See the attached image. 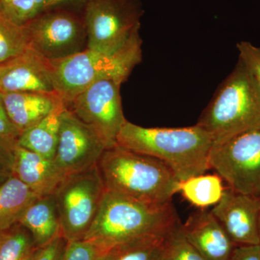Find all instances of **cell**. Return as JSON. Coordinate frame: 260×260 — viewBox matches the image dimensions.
Returning a JSON list of instances; mask_svg holds the SVG:
<instances>
[{
  "mask_svg": "<svg viewBox=\"0 0 260 260\" xmlns=\"http://www.w3.org/2000/svg\"><path fill=\"white\" fill-rule=\"evenodd\" d=\"M117 145L164 162L179 181L209 170L211 135L198 124L188 127H144L126 121Z\"/></svg>",
  "mask_w": 260,
  "mask_h": 260,
  "instance_id": "obj_1",
  "label": "cell"
},
{
  "mask_svg": "<svg viewBox=\"0 0 260 260\" xmlns=\"http://www.w3.org/2000/svg\"><path fill=\"white\" fill-rule=\"evenodd\" d=\"M179 222L172 203L148 204L106 190L83 240L106 251L139 238L167 235Z\"/></svg>",
  "mask_w": 260,
  "mask_h": 260,
  "instance_id": "obj_2",
  "label": "cell"
},
{
  "mask_svg": "<svg viewBox=\"0 0 260 260\" xmlns=\"http://www.w3.org/2000/svg\"><path fill=\"white\" fill-rule=\"evenodd\" d=\"M106 190L153 205L172 203L179 180L158 159L116 145L97 164Z\"/></svg>",
  "mask_w": 260,
  "mask_h": 260,
  "instance_id": "obj_3",
  "label": "cell"
},
{
  "mask_svg": "<svg viewBox=\"0 0 260 260\" xmlns=\"http://www.w3.org/2000/svg\"><path fill=\"white\" fill-rule=\"evenodd\" d=\"M140 27L120 47L86 48L64 59L51 61L56 92L66 104L99 80L117 78L126 81L142 59Z\"/></svg>",
  "mask_w": 260,
  "mask_h": 260,
  "instance_id": "obj_4",
  "label": "cell"
},
{
  "mask_svg": "<svg viewBox=\"0 0 260 260\" xmlns=\"http://www.w3.org/2000/svg\"><path fill=\"white\" fill-rule=\"evenodd\" d=\"M196 124L211 135L213 144L260 127V95L239 58Z\"/></svg>",
  "mask_w": 260,
  "mask_h": 260,
  "instance_id": "obj_5",
  "label": "cell"
},
{
  "mask_svg": "<svg viewBox=\"0 0 260 260\" xmlns=\"http://www.w3.org/2000/svg\"><path fill=\"white\" fill-rule=\"evenodd\" d=\"M105 186L97 165L68 176L54 194L67 242L83 239L99 210Z\"/></svg>",
  "mask_w": 260,
  "mask_h": 260,
  "instance_id": "obj_6",
  "label": "cell"
},
{
  "mask_svg": "<svg viewBox=\"0 0 260 260\" xmlns=\"http://www.w3.org/2000/svg\"><path fill=\"white\" fill-rule=\"evenodd\" d=\"M209 167L234 191L260 198V127L213 144Z\"/></svg>",
  "mask_w": 260,
  "mask_h": 260,
  "instance_id": "obj_7",
  "label": "cell"
},
{
  "mask_svg": "<svg viewBox=\"0 0 260 260\" xmlns=\"http://www.w3.org/2000/svg\"><path fill=\"white\" fill-rule=\"evenodd\" d=\"M123 80L105 78L84 90L67 108L96 133L107 148L117 145V137L126 122L120 95Z\"/></svg>",
  "mask_w": 260,
  "mask_h": 260,
  "instance_id": "obj_8",
  "label": "cell"
},
{
  "mask_svg": "<svg viewBox=\"0 0 260 260\" xmlns=\"http://www.w3.org/2000/svg\"><path fill=\"white\" fill-rule=\"evenodd\" d=\"M23 28L28 47L50 61L64 59L87 48L83 20L67 10L40 13Z\"/></svg>",
  "mask_w": 260,
  "mask_h": 260,
  "instance_id": "obj_9",
  "label": "cell"
},
{
  "mask_svg": "<svg viewBox=\"0 0 260 260\" xmlns=\"http://www.w3.org/2000/svg\"><path fill=\"white\" fill-rule=\"evenodd\" d=\"M142 13L140 0H88L83 20L87 48L120 47L140 26Z\"/></svg>",
  "mask_w": 260,
  "mask_h": 260,
  "instance_id": "obj_10",
  "label": "cell"
},
{
  "mask_svg": "<svg viewBox=\"0 0 260 260\" xmlns=\"http://www.w3.org/2000/svg\"><path fill=\"white\" fill-rule=\"evenodd\" d=\"M106 149L96 133L67 108L61 116L54 159L64 175L68 177L97 165Z\"/></svg>",
  "mask_w": 260,
  "mask_h": 260,
  "instance_id": "obj_11",
  "label": "cell"
},
{
  "mask_svg": "<svg viewBox=\"0 0 260 260\" xmlns=\"http://www.w3.org/2000/svg\"><path fill=\"white\" fill-rule=\"evenodd\" d=\"M210 211L236 245L259 244L260 198L237 192L227 186Z\"/></svg>",
  "mask_w": 260,
  "mask_h": 260,
  "instance_id": "obj_12",
  "label": "cell"
},
{
  "mask_svg": "<svg viewBox=\"0 0 260 260\" xmlns=\"http://www.w3.org/2000/svg\"><path fill=\"white\" fill-rule=\"evenodd\" d=\"M56 93L51 61L28 48L0 64V93Z\"/></svg>",
  "mask_w": 260,
  "mask_h": 260,
  "instance_id": "obj_13",
  "label": "cell"
},
{
  "mask_svg": "<svg viewBox=\"0 0 260 260\" xmlns=\"http://www.w3.org/2000/svg\"><path fill=\"white\" fill-rule=\"evenodd\" d=\"M184 237L206 260H230L236 245L211 211L199 210L181 224Z\"/></svg>",
  "mask_w": 260,
  "mask_h": 260,
  "instance_id": "obj_14",
  "label": "cell"
},
{
  "mask_svg": "<svg viewBox=\"0 0 260 260\" xmlns=\"http://www.w3.org/2000/svg\"><path fill=\"white\" fill-rule=\"evenodd\" d=\"M12 173L39 197L55 194L67 177L54 160L17 144Z\"/></svg>",
  "mask_w": 260,
  "mask_h": 260,
  "instance_id": "obj_15",
  "label": "cell"
},
{
  "mask_svg": "<svg viewBox=\"0 0 260 260\" xmlns=\"http://www.w3.org/2000/svg\"><path fill=\"white\" fill-rule=\"evenodd\" d=\"M3 96L10 120L20 133L66 104L57 93L18 92L3 94Z\"/></svg>",
  "mask_w": 260,
  "mask_h": 260,
  "instance_id": "obj_16",
  "label": "cell"
},
{
  "mask_svg": "<svg viewBox=\"0 0 260 260\" xmlns=\"http://www.w3.org/2000/svg\"><path fill=\"white\" fill-rule=\"evenodd\" d=\"M31 234L37 248L52 242L61 234V223L54 195L39 197L19 220Z\"/></svg>",
  "mask_w": 260,
  "mask_h": 260,
  "instance_id": "obj_17",
  "label": "cell"
},
{
  "mask_svg": "<svg viewBox=\"0 0 260 260\" xmlns=\"http://www.w3.org/2000/svg\"><path fill=\"white\" fill-rule=\"evenodd\" d=\"M66 109V104L58 107L36 125L22 133L17 145L44 158L54 160L59 140L61 116Z\"/></svg>",
  "mask_w": 260,
  "mask_h": 260,
  "instance_id": "obj_18",
  "label": "cell"
},
{
  "mask_svg": "<svg viewBox=\"0 0 260 260\" xmlns=\"http://www.w3.org/2000/svg\"><path fill=\"white\" fill-rule=\"evenodd\" d=\"M39 197L14 175L5 181L0 186V232L18 223L24 212Z\"/></svg>",
  "mask_w": 260,
  "mask_h": 260,
  "instance_id": "obj_19",
  "label": "cell"
},
{
  "mask_svg": "<svg viewBox=\"0 0 260 260\" xmlns=\"http://www.w3.org/2000/svg\"><path fill=\"white\" fill-rule=\"evenodd\" d=\"M226 186L218 174H200L179 181L177 192L199 210L215 206L221 199Z\"/></svg>",
  "mask_w": 260,
  "mask_h": 260,
  "instance_id": "obj_20",
  "label": "cell"
},
{
  "mask_svg": "<svg viewBox=\"0 0 260 260\" xmlns=\"http://www.w3.org/2000/svg\"><path fill=\"white\" fill-rule=\"evenodd\" d=\"M167 236H148L114 246L100 260H164Z\"/></svg>",
  "mask_w": 260,
  "mask_h": 260,
  "instance_id": "obj_21",
  "label": "cell"
},
{
  "mask_svg": "<svg viewBox=\"0 0 260 260\" xmlns=\"http://www.w3.org/2000/svg\"><path fill=\"white\" fill-rule=\"evenodd\" d=\"M37 248L31 234L21 224L0 232V260H28Z\"/></svg>",
  "mask_w": 260,
  "mask_h": 260,
  "instance_id": "obj_22",
  "label": "cell"
},
{
  "mask_svg": "<svg viewBox=\"0 0 260 260\" xmlns=\"http://www.w3.org/2000/svg\"><path fill=\"white\" fill-rule=\"evenodd\" d=\"M28 47L23 25L0 13V64L22 54Z\"/></svg>",
  "mask_w": 260,
  "mask_h": 260,
  "instance_id": "obj_23",
  "label": "cell"
},
{
  "mask_svg": "<svg viewBox=\"0 0 260 260\" xmlns=\"http://www.w3.org/2000/svg\"><path fill=\"white\" fill-rule=\"evenodd\" d=\"M164 260L206 259L188 242L179 222L166 237Z\"/></svg>",
  "mask_w": 260,
  "mask_h": 260,
  "instance_id": "obj_24",
  "label": "cell"
},
{
  "mask_svg": "<svg viewBox=\"0 0 260 260\" xmlns=\"http://www.w3.org/2000/svg\"><path fill=\"white\" fill-rule=\"evenodd\" d=\"M0 13L20 25L39 15L36 0H0Z\"/></svg>",
  "mask_w": 260,
  "mask_h": 260,
  "instance_id": "obj_25",
  "label": "cell"
},
{
  "mask_svg": "<svg viewBox=\"0 0 260 260\" xmlns=\"http://www.w3.org/2000/svg\"><path fill=\"white\" fill-rule=\"evenodd\" d=\"M104 251L83 240L67 242L60 260H100Z\"/></svg>",
  "mask_w": 260,
  "mask_h": 260,
  "instance_id": "obj_26",
  "label": "cell"
},
{
  "mask_svg": "<svg viewBox=\"0 0 260 260\" xmlns=\"http://www.w3.org/2000/svg\"><path fill=\"white\" fill-rule=\"evenodd\" d=\"M239 58L245 65L260 95V47L251 42H239L237 44Z\"/></svg>",
  "mask_w": 260,
  "mask_h": 260,
  "instance_id": "obj_27",
  "label": "cell"
},
{
  "mask_svg": "<svg viewBox=\"0 0 260 260\" xmlns=\"http://www.w3.org/2000/svg\"><path fill=\"white\" fill-rule=\"evenodd\" d=\"M67 241L61 236L42 247L37 248L28 260H60Z\"/></svg>",
  "mask_w": 260,
  "mask_h": 260,
  "instance_id": "obj_28",
  "label": "cell"
},
{
  "mask_svg": "<svg viewBox=\"0 0 260 260\" xmlns=\"http://www.w3.org/2000/svg\"><path fill=\"white\" fill-rule=\"evenodd\" d=\"M21 133L10 120L5 109L3 93H0V138L16 143Z\"/></svg>",
  "mask_w": 260,
  "mask_h": 260,
  "instance_id": "obj_29",
  "label": "cell"
},
{
  "mask_svg": "<svg viewBox=\"0 0 260 260\" xmlns=\"http://www.w3.org/2000/svg\"><path fill=\"white\" fill-rule=\"evenodd\" d=\"M88 0H36L39 14L54 10H63L67 7L86 4Z\"/></svg>",
  "mask_w": 260,
  "mask_h": 260,
  "instance_id": "obj_30",
  "label": "cell"
},
{
  "mask_svg": "<svg viewBox=\"0 0 260 260\" xmlns=\"http://www.w3.org/2000/svg\"><path fill=\"white\" fill-rule=\"evenodd\" d=\"M16 143L0 138V169L12 172L14 162V149Z\"/></svg>",
  "mask_w": 260,
  "mask_h": 260,
  "instance_id": "obj_31",
  "label": "cell"
},
{
  "mask_svg": "<svg viewBox=\"0 0 260 260\" xmlns=\"http://www.w3.org/2000/svg\"><path fill=\"white\" fill-rule=\"evenodd\" d=\"M230 260H260V246H237Z\"/></svg>",
  "mask_w": 260,
  "mask_h": 260,
  "instance_id": "obj_32",
  "label": "cell"
},
{
  "mask_svg": "<svg viewBox=\"0 0 260 260\" xmlns=\"http://www.w3.org/2000/svg\"><path fill=\"white\" fill-rule=\"evenodd\" d=\"M13 175V173L7 169H0V186L5 182V181L8 180L11 176Z\"/></svg>",
  "mask_w": 260,
  "mask_h": 260,
  "instance_id": "obj_33",
  "label": "cell"
},
{
  "mask_svg": "<svg viewBox=\"0 0 260 260\" xmlns=\"http://www.w3.org/2000/svg\"><path fill=\"white\" fill-rule=\"evenodd\" d=\"M258 232H259V245L260 246V214L259 217V222H258Z\"/></svg>",
  "mask_w": 260,
  "mask_h": 260,
  "instance_id": "obj_34",
  "label": "cell"
}]
</instances>
